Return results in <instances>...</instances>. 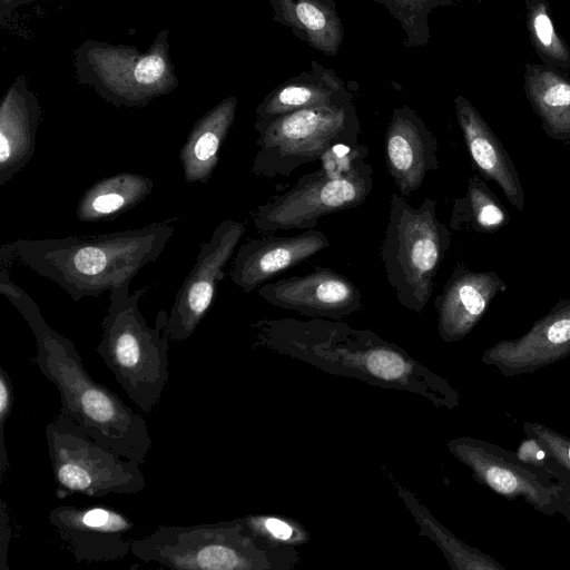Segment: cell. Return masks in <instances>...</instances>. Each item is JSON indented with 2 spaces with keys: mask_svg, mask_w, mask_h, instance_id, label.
Instances as JSON below:
<instances>
[{
  "mask_svg": "<svg viewBox=\"0 0 570 570\" xmlns=\"http://www.w3.org/2000/svg\"><path fill=\"white\" fill-rule=\"evenodd\" d=\"M0 293L28 323L36 340L33 362L58 390L60 412L92 438L140 464L153 441L145 419L115 392L96 382L73 343L50 327L29 294L14 284L9 268H0Z\"/></svg>",
  "mask_w": 570,
  "mask_h": 570,
  "instance_id": "1",
  "label": "cell"
},
{
  "mask_svg": "<svg viewBox=\"0 0 570 570\" xmlns=\"http://www.w3.org/2000/svg\"><path fill=\"white\" fill-rule=\"evenodd\" d=\"M169 222L85 237L18 239L0 248L1 266L14 261L60 286L75 302L129 287L173 237Z\"/></svg>",
  "mask_w": 570,
  "mask_h": 570,
  "instance_id": "2",
  "label": "cell"
},
{
  "mask_svg": "<svg viewBox=\"0 0 570 570\" xmlns=\"http://www.w3.org/2000/svg\"><path fill=\"white\" fill-rule=\"evenodd\" d=\"M147 287L129 294V287L110 291L97 352L121 389L144 413L159 403L169 381L168 314L160 311L155 326L147 324L139 311V299Z\"/></svg>",
  "mask_w": 570,
  "mask_h": 570,
  "instance_id": "3",
  "label": "cell"
},
{
  "mask_svg": "<svg viewBox=\"0 0 570 570\" xmlns=\"http://www.w3.org/2000/svg\"><path fill=\"white\" fill-rule=\"evenodd\" d=\"M367 155L368 149L358 142L335 146L315 171L255 209V228L262 234L312 229L322 217L361 205L373 189Z\"/></svg>",
  "mask_w": 570,
  "mask_h": 570,
  "instance_id": "4",
  "label": "cell"
},
{
  "mask_svg": "<svg viewBox=\"0 0 570 570\" xmlns=\"http://www.w3.org/2000/svg\"><path fill=\"white\" fill-rule=\"evenodd\" d=\"M451 242V229L438 219L434 199L426 197L413 207L399 193L391 195L380 257L403 307L421 312L426 306Z\"/></svg>",
  "mask_w": 570,
  "mask_h": 570,
  "instance_id": "5",
  "label": "cell"
},
{
  "mask_svg": "<svg viewBox=\"0 0 570 570\" xmlns=\"http://www.w3.org/2000/svg\"><path fill=\"white\" fill-rule=\"evenodd\" d=\"M159 31L145 52L135 46L86 40L75 50L78 81L116 107L137 108L178 86L168 41Z\"/></svg>",
  "mask_w": 570,
  "mask_h": 570,
  "instance_id": "6",
  "label": "cell"
},
{
  "mask_svg": "<svg viewBox=\"0 0 570 570\" xmlns=\"http://www.w3.org/2000/svg\"><path fill=\"white\" fill-rule=\"evenodd\" d=\"M254 128L259 149L252 171L267 178L289 176L335 146L357 144L361 131L352 99L288 112Z\"/></svg>",
  "mask_w": 570,
  "mask_h": 570,
  "instance_id": "7",
  "label": "cell"
},
{
  "mask_svg": "<svg viewBox=\"0 0 570 570\" xmlns=\"http://www.w3.org/2000/svg\"><path fill=\"white\" fill-rule=\"evenodd\" d=\"M45 434L58 499L135 494L145 489L140 463L96 440L69 417L58 414Z\"/></svg>",
  "mask_w": 570,
  "mask_h": 570,
  "instance_id": "8",
  "label": "cell"
},
{
  "mask_svg": "<svg viewBox=\"0 0 570 570\" xmlns=\"http://www.w3.org/2000/svg\"><path fill=\"white\" fill-rule=\"evenodd\" d=\"M238 522L160 524L132 540L131 554L175 570H242L257 567L252 540Z\"/></svg>",
  "mask_w": 570,
  "mask_h": 570,
  "instance_id": "9",
  "label": "cell"
},
{
  "mask_svg": "<svg viewBox=\"0 0 570 570\" xmlns=\"http://www.w3.org/2000/svg\"><path fill=\"white\" fill-rule=\"evenodd\" d=\"M246 232L244 223L224 219L207 243L202 244L195 264L178 288L168 315L170 341L183 342L191 336L210 308L225 267Z\"/></svg>",
  "mask_w": 570,
  "mask_h": 570,
  "instance_id": "10",
  "label": "cell"
},
{
  "mask_svg": "<svg viewBox=\"0 0 570 570\" xmlns=\"http://www.w3.org/2000/svg\"><path fill=\"white\" fill-rule=\"evenodd\" d=\"M48 520L78 562H110L131 552L135 524L117 509L59 505Z\"/></svg>",
  "mask_w": 570,
  "mask_h": 570,
  "instance_id": "11",
  "label": "cell"
},
{
  "mask_svg": "<svg viewBox=\"0 0 570 570\" xmlns=\"http://www.w3.org/2000/svg\"><path fill=\"white\" fill-rule=\"evenodd\" d=\"M267 303L309 316L343 317L362 307L361 289L346 276L327 267L267 282L257 288Z\"/></svg>",
  "mask_w": 570,
  "mask_h": 570,
  "instance_id": "12",
  "label": "cell"
},
{
  "mask_svg": "<svg viewBox=\"0 0 570 570\" xmlns=\"http://www.w3.org/2000/svg\"><path fill=\"white\" fill-rule=\"evenodd\" d=\"M570 354V298L559 299L522 336L490 347L485 363L505 375L532 372Z\"/></svg>",
  "mask_w": 570,
  "mask_h": 570,
  "instance_id": "13",
  "label": "cell"
},
{
  "mask_svg": "<svg viewBox=\"0 0 570 570\" xmlns=\"http://www.w3.org/2000/svg\"><path fill=\"white\" fill-rule=\"evenodd\" d=\"M438 140L409 106L395 108L386 127L384 158L399 194L409 197L439 168Z\"/></svg>",
  "mask_w": 570,
  "mask_h": 570,
  "instance_id": "14",
  "label": "cell"
},
{
  "mask_svg": "<svg viewBox=\"0 0 570 570\" xmlns=\"http://www.w3.org/2000/svg\"><path fill=\"white\" fill-rule=\"evenodd\" d=\"M328 246L327 236L314 228L294 236L249 238L235 255L230 278L242 291L250 293Z\"/></svg>",
  "mask_w": 570,
  "mask_h": 570,
  "instance_id": "15",
  "label": "cell"
},
{
  "mask_svg": "<svg viewBox=\"0 0 570 570\" xmlns=\"http://www.w3.org/2000/svg\"><path fill=\"white\" fill-rule=\"evenodd\" d=\"M507 288L495 272L472 271L458 262L435 298L441 337L446 342L463 338L481 321L493 298Z\"/></svg>",
  "mask_w": 570,
  "mask_h": 570,
  "instance_id": "16",
  "label": "cell"
},
{
  "mask_svg": "<svg viewBox=\"0 0 570 570\" xmlns=\"http://www.w3.org/2000/svg\"><path fill=\"white\" fill-rule=\"evenodd\" d=\"M458 124L473 167L500 188L509 203L522 212L525 194L518 169L499 137L463 96L454 99Z\"/></svg>",
  "mask_w": 570,
  "mask_h": 570,
  "instance_id": "17",
  "label": "cell"
},
{
  "mask_svg": "<svg viewBox=\"0 0 570 570\" xmlns=\"http://www.w3.org/2000/svg\"><path fill=\"white\" fill-rule=\"evenodd\" d=\"M41 108L24 75L18 76L0 104V185L9 183L35 155Z\"/></svg>",
  "mask_w": 570,
  "mask_h": 570,
  "instance_id": "18",
  "label": "cell"
},
{
  "mask_svg": "<svg viewBox=\"0 0 570 570\" xmlns=\"http://www.w3.org/2000/svg\"><path fill=\"white\" fill-rule=\"evenodd\" d=\"M459 451L462 460L469 464L480 482L491 490L508 498H522L532 505L541 509L551 508L552 491L543 487L531 471L520 463L510 460L502 450L489 444H464Z\"/></svg>",
  "mask_w": 570,
  "mask_h": 570,
  "instance_id": "19",
  "label": "cell"
},
{
  "mask_svg": "<svg viewBox=\"0 0 570 570\" xmlns=\"http://www.w3.org/2000/svg\"><path fill=\"white\" fill-rule=\"evenodd\" d=\"M311 72L291 78L273 89L256 108L254 127L296 110L327 106L352 99L341 79L331 70L313 63Z\"/></svg>",
  "mask_w": 570,
  "mask_h": 570,
  "instance_id": "20",
  "label": "cell"
},
{
  "mask_svg": "<svg viewBox=\"0 0 570 570\" xmlns=\"http://www.w3.org/2000/svg\"><path fill=\"white\" fill-rule=\"evenodd\" d=\"M237 104L236 97H227L194 124L178 155L187 183L205 184L214 174L220 148L235 121Z\"/></svg>",
  "mask_w": 570,
  "mask_h": 570,
  "instance_id": "21",
  "label": "cell"
},
{
  "mask_svg": "<svg viewBox=\"0 0 570 570\" xmlns=\"http://www.w3.org/2000/svg\"><path fill=\"white\" fill-rule=\"evenodd\" d=\"M523 87L544 134L554 140H569L570 78L548 65L528 62Z\"/></svg>",
  "mask_w": 570,
  "mask_h": 570,
  "instance_id": "22",
  "label": "cell"
},
{
  "mask_svg": "<svg viewBox=\"0 0 570 570\" xmlns=\"http://www.w3.org/2000/svg\"><path fill=\"white\" fill-rule=\"evenodd\" d=\"M274 20L291 27L311 47L335 56L344 29L333 2L324 0H271Z\"/></svg>",
  "mask_w": 570,
  "mask_h": 570,
  "instance_id": "23",
  "label": "cell"
},
{
  "mask_svg": "<svg viewBox=\"0 0 570 570\" xmlns=\"http://www.w3.org/2000/svg\"><path fill=\"white\" fill-rule=\"evenodd\" d=\"M154 189V180L136 173H119L97 180L79 199L76 215L80 222L111 220L144 202Z\"/></svg>",
  "mask_w": 570,
  "mask_h": 570,
  "instance_id": "24",
  "label": "cell"
},
{
  "mask_svg": "<svg viewBox=\"0 0 570 570\" xmlns=\"http://www.w3.org/2000/svg\"><path fill=\"white\" fill-rule=\"evenodd\" d=\"M510 214L485 179L472 174L463 196L454 199L450 228L455 232L493 234L510 223Z\"/></svg>",
  "mask_w": 570,
  "mask_h": 570,
  "instance_id": "25",
  "label": "cell"
},
{
  "mask_svg": "<svg viewBox=\"0 0 570 570\" xmlns=\"http://www.w3.org/2000/svg\"><path fill=\"white\" fill-rule=\"evenodd\" d=\"M525 26L538 57L544 65L570 71V48L554 28L546 0H523Z\"/></svg>",
  "mask_w": 570,
  "mask_h": 570,
  "instance_id": "26",
  "label": "cell"
},
{
  "mask_svg": "<svg viewBox=\"0 0 570 570\" xmlns=\"http://www.w3.org/2000/svg\"><path fill=\"white\" fill-rule=\"evenodd\" d=\"M524 430L549 456L570 473V440L539 424L525 423Z\"/></svg>",
  "mask_w": 570,
  "mask_h": 570,
  "instance_id": "27",
  "label": "cell"
},
{
  "mask_svg": "<svg viewBox=\"0 0 570 570\" xmlns=\"http://www.w3.org/2000/svg\"><path fill=\"white\" fill-rule=\"evenodd\" d=\"M13 401V389L7 371L0 368V472L3 479L7 468L9 466V458L4 445V429L7 420L10 416Z\"/></svg>",
  "mask_w": 570,
  "mask_h": 570,
  "instance_id": "28",
  "label": "cell"
},
{
  "mask_svg": "<svg viewBox=\"0 0 570 570\" xmlns=\"http://www.w3.org/2000/svg\"><path fill=\"white\" fill-rule=\"evenodd\" d=\"M385 3L393 14L402 22L404 28L414 29L416 18L423 14L424 9L434 0H377ZM440 2L439 0H436Z\"/></svg>",
  "mask_w": 570,
  "mask_h": 570,
  "instance_id": "29",
  "label": "cell"
},
{
  "mask_svg": "<svg viewBox=\"0 0 570 570\" xmlns=\"http://www.w3.org/2000/svg\"><path fill=\"white\" fill-rule=\"evenodd\" d=\"M0 570H8V552L11 538L10 518L3 500L0 501Z\"/></svg>",
  "mask_w": 570,
  "mask_h": 570,
  "instance_id": "30",
  "label": "cell"
},
{
  "mask_svg": "<svg viewBox=\"0 0 570 570\" xmlns=\"http://www.w3.org/2000/svg\"><path fill=\"white\" fill-rule=\"evenodd\" d=\"M264 527L271 534L282 540H287L292 535V528L287 523L275 518L266 519L264 521Z\"/></svg>",
  "mask_w": 570,
  "mask_h": 570,
  "instance_id": "31",
  "label": "cell"
},
{
  "mask_svg": "<svg viewBox=\"0 0 570 570\" xmlns=\"http://www.w3.org/2000/svg\"><path fill=\"white\" fill-rule=\"evenodd\" d=\"M43 0H0V19L3 20L11 16L12 11L18 7Z\"/></svg>",
  "mask_w": 570,
  "mask_h": 570,
  "instance_id": "32",
  "label": "cell"
},
{
  "mask_svg": "<svg viewBox=\"0 0 570 570\" xmlns=\"http://www.w3.org/2000/svg\"><path fill=\"white\" fill-rule=\"evenodd\" d=\"M440 2L443 1V0H439Z\"/></svg>",
  "mask_w": 570,
  "mask_h": 570,
  "instance_id": "33",
  "label": "cell"
}]
</instances>
